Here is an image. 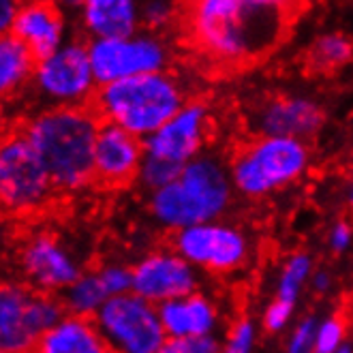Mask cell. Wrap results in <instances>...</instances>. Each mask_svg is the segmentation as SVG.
<instances>
[{"label":"cell","mask_w":353,"mask_h":353,"mask_svg":"<svg viewBox=\"0 0 353 353\" xmlns=\"http://www.w3.org/2000/svg\"><path fill=\"white\" fill-rule=\"evenodd\" d=\"M308 163L310 150L306 141L259 135L234 157L230 174L240 195L263 197L300 180Z\"/></svg>","instance_id":"cell-5"},{"label":"cell","mask_w":353,"mask_h":353,"mask_svg":"<svg viewBox=\"0 0 353 353\" xmlns=\"http://www.w3.org/2000/svg\"><path fill=\"white\" fill-rule=\"evenodd\" d=\"M186 0H141V30H148L154 34H163L174 24H182Z\"/></svg>","instance_id":"cell-25"},{"label":"cell","mask_w":353,"mask_h":353,"mask_svg":"<svg viewBox=\"0 0 353 353\" xmlns=\"http://www.w3.org/2000/svg\"><path fill=\"white\" fill-rule=\"evenodd\" d=\"M146 157L143 139L116 124L101 122L94 143V180L103 186H124L137 180L141 161Z\"/></svg>","instance_id":"cell-15"},{"label":"cell","mask_w":353,"mask_h":353,"mask_svg":"<svg viewBox=\"0 0 353 353\" xmlns=\"http://www.w3.org/2000/svg\"><path fill=\"white\" fill-rule=\"evenodd\" d=\"M24 3H56V0H24Z\"/></svg>","instance_id":"cell-39"},{"label":"cell","mask_w":353,"mask_h":353,"mask_svg":"<svg viewBox=\"0 0 353 353\" xmlns=\"http://www.w3.org/2000/svg\"><path fill=\"white\" fill-rule=\"evenodd\" d=\"M313 259L308 253H294L292 257H287L283 263L279 279H276V294L274 300L285 304V306H298L300 294L304 292V287L310 283L313 276Z\"/></svg>","instance_id":"cell-23"},{"label":"cell","mask_w":353,"mask_h":353,"mask_svg":"<svg viewBox=\"0 0 353 353\" xmlns=\"http://www.w3.org/2000/svg\"><path fill=\"white\" fill-rule=\"evenodd\" d=\"M67 315L60 296L41 294L26 283L0 281V349L32 353L39 339Z\"/></svg>","instance_id":"cell-7"},{"label":"cell","mask_w":353,"mask_h":353,"mask_svg":"<svg viewBox=\"0 0 353 353\" xmlns=\"http://www.w3.org/2000/svg\"><path fill=\"white\" fill-rule=\"evenodd\" d=\"M32 353H110L94 319L65 315L34 345Z\"/></svg>","instance_id":"cell-20"},{"label":"cell","mask_w":353,"mask_h":353,"mask_svg":"<svg viewBox=\"0 0 353 353\" xmlns=\"http://www.w3.org/2000/svg\"><path fill=\"white\" fill-rule=\"evenodd\" d=\"M56 193L43 161L24 133L7 131L0 141V212L7 216L37 214Z\"/></svg>","instance_id":"cell-6"},{"label":"cell","mask_w":353,"mask_h":353,"mask_svg":"<svg viewBox=\"0 0 353 353\" xmlns=\"http://www.w3.org/2000/svg\"><path fill=\"white\" fill-rule=\"evenodd\" d=\"M11 34L22 41L37 60L67 43V17L58 3H22Z\"/></svg>","instance_id":"cell-17"},{"label":"cell","mask_w":353,"mask_h":353,"mask_svg":"<svg viewBox=\"0 0 353 353\" xmlns=\"http://www.w3.org/2000/svg\"><path fill=\"white\" fill-rule=\"evenodd\" d=\"M327 242H330V248L334 253H345L347 248L351 246L353 242V230L347 221H336L332 225V230L327 234Z\"/></svg>","instance_id":"cell-33"},{"label":"cell","mask_w":353,"mask_h":353,"mask_svg":"<svg viewBox=\"0 0 353 353\" xmlns=\"http://www.w3.org/2000/svg\"><path fill=\"white\" fill-rule=\"evenodd\" d=\"M208 133H210V112L201 101H189L170 122L143 139V150L148 157L184 168L186 163L203 154Z\"/></svg>","instance_id":"cell-14"},{"label":"cell","mask_w":353,"mask_h":353,"mask_svg":"<svg viewBox=\"0 0 353 353\" xmlns=\"http://www.w3.org/2000/svg\"><path fill=\"white\" fill-rule=\"evenodd\" d=\"M230 168L214 154H199L186 163L180 176L150 193L152 219L165 230L180 232L208 221H221L234 199Z\"/></svg>","instance_id":"cell-3"},{"label":"cell","mask_w":353,"mask_h":353,"mask_svg":"<svg viewBox=\"0 0 353 353\" xmlns=\"http://www.w3.org/2000/svg\"><path fill=\"white\" fill-rule=\"evenodd\" d=\"M19 270L26 285L52 296H60L81 274L75 255L52 232H34L24 240Z\"/></svg>","instance_id":"cell-12"},{"label":"cell","mask_w":353,"mask_h":353,"mask_svg":"<svg viewBox=\"0 0 353 353\" xmlns=\"http://www.w3.org/2000/svg\"><path fill=\"white\" fill-rule=\"evenodd\" d=\"M101 283L105 285L110 298L124 296L133 292V268L124 263H105L97 268Z\"/></svg>","instance_id":"cell-28"},{"label":"cell","mask_w":353,"mask_h":353,"mask_svg":"<svg viewBox=\"0 0 353 353\" xmlns=\"http://www.w3.org/2000/svg\"><path fill=\"white\" fill-rule=\"evenodd\" d=\"M101 118L88 108H43L19 131L43 161L58 193H77L94 182V143Z\"/></svg>","instance_id":"cell-2"},{"label":"cell","mask_w":353,"mask_h":353,"mask_svg":"<svg viewBox=\"0 0 353 353\" xmlns=\"http://www.w3.org/2000/svg\"><path fill=\"white\" fill-rule=\"evenodd\" d=\"M294 313H296V308L285 306V304L272 300L263 310V317H261L263 330L272 332V334H279V332H283L289 323H292Z\"/></svg>","instance_id":"cell-32"},{"label":"cell","mask_w":353,"mask_h":353,"mask_svg":"<svg viewBox=\"0 0 353 353\" xmlns=\"http://www.w3.org/2000/svg\"><path fill=\"white\" fill-rule=\"evenodd\" d=\"M133 268V294L161 306L197 292L199 272L174 248L143 255Z\"/></svg>","instance_id":"cell-13"},{"label":"cell","mask_w":353,"mask_h":353,"mask_svg":"<svg viewBox=\"0 0 353 353\" xmlns=\"http://www.w3.org/2000/svg\"><path fill=\"white\" fill-rule=\"evenodd\" d=\"M345 343V321L339 315H330L319 321L315 353H336Z\"/></svg>","instance_id":"cell-29"},{"label":"cell","mask_w":353,"mask_h":353,"mask_svg":"<svg viewBox=\"0 0 353 353\" xmlns=\"http://www.w3.org/2000/svg\"><path fill=\"white\" fill-rule=\"evenodd\" d=\"M186 103V88L170 73H150L99 86L90 108L101 118L131 135L146 139L170 122Z\"/></svg>","instance_id":"cell-4"},{"label":"cell","mask_w":353,"mask_h":353,"mask_svg":"<svg viewBox=\"0 0 353 353\" xmlns=\"http://www.w3.org/2000/svg\"><path fill=\"white\" fill-rule=\"evenodd\" d=\"M30 88L46 108H88L99 90L88 41L69 39L54 54L37 60Z\"/></svg>","instance_id":"cell-8"},{"label":"cell","mask_w":353,"mask_h":353,"mask_svg":"<svg viewBox=\"0 0 353 353\" xmlns=\"http://www.w3.org/2000/svg\"><path fill=\"white\" fill-rule=\"evenodd\" d=\"M336 353H353V345H351V343H345Z\"/></svg>","instance_id":"cell-38"},{"label":"cell","mask_w":353,"mask_h":353,"mask_svg":"<svg viewBox=\"0 0 353 353\" xmlns=\"http://www.w3.org/2000/svg\"><path fill=\"white\" fill-rule=\"evenodd\" d=\"M323 124V110L308 97L283 94L268 99L255 112V129L265 137H292L306 141Z\"/></svg>","instance_id":"cell-16"},{"label":"cell","mask_w":353,"mask_h":353,"mask_svg":"<svg viewBox=\"0 0 353 353\" xmlns=\"http://www.w3.org/2000/svg\"><path fill=\"white\" fill-rule=\"evenodd\" d=\"M257 343V325L251 317H242L234 323L230 334L221 345V353H253Z\"/></svg>","instance_id":"cell-27"},{"label":"cell","mask_w":353,"mask_h":353,"mask_svg":"<svg viewBox=\"0 0 353 353\" xmlns=\"http://www.w3.org/2000/svg\"><path fill=\"white\" fill-rule=\"evenodd\" d=\"M141 0H86L79 13L81 30L92 39L131 37L141 30Z\"/></svg>","instance_id":"cell-19"},{"label":"cell","mask_w":353,"mask_h":353,"mask_svg":"<svg viewBox=\"0 0 353 353\" xmlns=\"http://www.w3.org/2000/svg\"><path fill=\"white\" fill-rule=\"evenodd\" d=\"M159 317L168 339L214 336L219 327V308L212 298L201 292L165 302L159 306Z\"/></svg>","instance_id":"cell-18"},{"label":"cell","mask_w":353,"mask_h":353,"mask_svg":"<svg viewBox=\"0 0 353 353\" xmlns=\"http://www.w3.org/2000/svg\"><path fill=\"white\" fill-rule=\"evenodd\" d=\"M22 3L24 0H0V37L11 34L15 17L19 13Z\"/></svg>","instance_id":"cell-34"},{"label":"cell","mask_w":353,"mask_h":353,"mask_svg":"<svg viewBox=\"0 0 353 353\" xmlns=\"http://www.w3.org/2000/svg\"><path fill=\"white\" fill-rule=\"evenodd\" d=\"M5 135H7V131H5V114H3V108H0V141H3Z\"/></svg>","instance_id":"cell-37"},{"label":"cell","mask_w":353,"mask_h":353,"mask_svg":"<svg viewBox=\"0 0 353 353\" xmlns=\"http://www.w3.org/2000/svg\"><path fill=\"white\" fill-rule=\"evenodd\" d=\"M94 323L110 353H161L168 341L159 306L133 292L110 298Z\"/></svg>","instance_id":"cell-9"},{"label":"cell","mask_w":353,"mask_h":353,"mask_svg":"<svg viewBox=\"0 0 353 353\" xmlns=\"http://www.w3.org/2000/svg\"><path fill=\"white\" fill-rule=\"evenodd\" d=\"M353 60V41L343 32L319 34L308 48V62L317 71H336Z\"/></svg>","instance_id":"cell-24"},{"label":"cell","mask_w":353,"mask_h":353,"mask_svg":"<svg viewBox=\"0 0 353 353\" xmlns=\"http://www.w3.org/2000/svg\"><path fill=\"white\" fill-rule=\"evenodd\" d=\"M56 3L62 7V9H73V11H79L81 5L86 3V0H56Z\"/></svg>","instance_id":"cell-36"},{"label":"cell","mask_w":353,"mask_h":353,"mask_svg":"<svg viewBox=\"0 0 353 353\" xmlns=\"http://www.w3.org/2000/svg\"><path fill=\"white\" fill-rule=\"evenodd\" d=\"M349 203L353 205V182H351V189H349Z\"/></svg>","instance_id":"cell-40"},{"label":"cell","mask_w":353,"mask_h":353,"mask_svg":"<svg viewBox=\"0 0 353 353\" xmlns=\"http://www.w3.org/2000/svg\"><path fill=\"white\" fill-rule=\"evenodd\" d=\"M308 285H313L315 292L325 294V292H330V287H332V274L327 272V270H315Z\"/></svg>","instance_id":"cell-35"},{"label":"cell","mask_w":353,"mask_h":353,"mask_svg":"<svg viewBox=\"0 0 353 353\" xmlns=\"http://www.w3.org/2000/svg\"><path fill=\"white\" fill-rule=\"evenodd\" d=\"M221 345L216 336H182L165 341L161 353H221Z\"/></svg>","instance_id":"cell-31"},{"label":"cell","mask_w":353,"mask_h":353,"mask_svg":"<svg viewBox=\"0 0 353 353\" xmlns=\"http://www.w3.org/2000/svg\"><path fill=\"white\" fill-rule=\"evenodd\" d=\"M319 319L313 315L302 317L292 334L287 339V353H315V339H317Z\"/></svg>","instance_id":"cell-30"},{"label":"cell","mask_w":353,"mask_h":353,"mask_svg":"<svg viewBox=\"0 0 353 353\" xmlns=\"http://www.w3.org/2000/svg\"><path fill=\"white\" fill-rule=\"evenodd\" d=\"M37 58L13 34L0 37V103L24 92L34 75Z\"/></svg>","instance_id":"cell-21"},{"label":"cell","mask_w":353,"mask_h":353,"mask_svg":"<svg viewBox=\"0 0 353 353\" xmlns=\"http://www.w3.org/2000/svg\"><path fill=\"white\" fill-rule=\"evenodd\" d=\"M88 54L99 86L168 71L172 60L168 41L148 30L118 39H92L88 41Z\"/></svg>","instance_id":"cell-10"},{"label":"cell","mask_w":353,"mask_h":353,"mask_svg":"<svg viewBox=\"0 0 353 353\" xmlns=\"http://www.w3.org/2000/svg\"><path fill=\"white\" fill-rule=\"evenodd\" d=\"M60 300L69 315L94 319V315L103 308V304L110 300V294L105 285L101 283L97 270H88V272H81L65 292L60 294Z\"/></svg>","instance_id":"cell-22"},{"label":"cell","mask_w":353,"mask_h":353,"mask_svg":"<svg viewBox=\"0 0 353 353\" xmlns=\"http://www.w3.org/2000/svg\"><path fill=\"white\" fill-rule=\"evenodd\" d=\"M180 172H182L180 165H174V163H168L163 159H154V157L146 154L141 161L137 180H139V184L143 186V189H148L152 193V191L163 189V186L172 184L180 176Z\"/></svg>","instance_id":"cell-26"},{"label":"cell","mask_w":353,"mask_h":353,"mask_svg":"<svg viewBox=\"0 0 353 353\" xmlns=\"http://www.w3.org/2000/svg\"><path fill=\"white\" fill-rule=\"evenodd\" d=\"M296 13L261 0H186L182 28L216 67H242L283 43Z\"/></svg>","instance_id":"cell-1"},{"label":"cell","mask_w":353,"mask_h":353,"mask_svg":"<svg viewBox=\"0 0 353 353\" xmlns=\"http://www.w3.org/2000/svg\"><path fill=\"white\" fill-rule=\"evenodd\" d=\"M172 248L197 270L212 274L234 272L251 255L246 234L240 227L223 221H208L174 232Z\"/></svg>","instance_id":"cell-11"},{"label":"cell","mask_w":353,"mask_h":353,"mask_svg":"<svg viewBox=\"0 0 353 353\" xmlns=\"http://www.w3.org/2000/svg\"><path fill=\"white\" fill-rule=\"evenodd\" d=\"M0 353H9V351H3V349H0Z\"/></svg>","instance_id":"cell-41"}]
</instances>
